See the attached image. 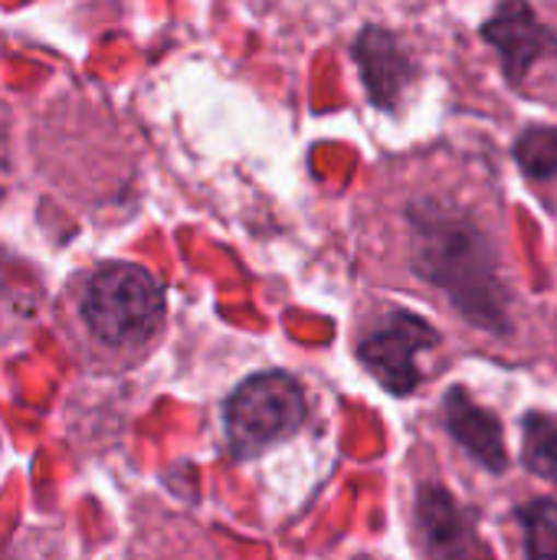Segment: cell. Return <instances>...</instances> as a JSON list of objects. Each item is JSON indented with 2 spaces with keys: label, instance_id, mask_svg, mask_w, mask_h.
<instances>
[{
  "label": "cell",
  "instance_id": "1",
  "mask_svg": "<svg viewBox=\"0 0 557 560\" xmlns=\"http://www.w3.org/2000/svg\"><path fill=\"white\" fill-rule=\"evenodd\" d=\"M407 220L414 272L440 289L469 325L489 335H509L512 292L496 240L466 210L443 200H417Z\"/></svg>",
  "mask_w": 557,
  "mask_h": 560
},
{
  "label": "cell",
  "instance_id": "2",
  "mask_svg": "<svg viewBox=\"0 0 557 560\" xmlns=\"http://www.w3.org/2000/svg\"><path fill=\"white\" fill-rule=\"evenodd\" d=\"M164 295L158 279L135 262L98 269L82 295V318L105 345H135L161 325Z\"/></svg>",
  "mask_w": 557,
  "mask_h": 560
},
{
  "label": "cell",
  "instance_id": "3",
  "mask_svg": "<svg viewBox=\"0 0 557 560\" xmlns=\"http://www.w3.org/2000/svg\"><path fill=\"white\" fill-rule=\"evenodd\" d=\"M305 420V394L295 377L266 371L246 377L223 407L227 440L236 456L250 459L292 436Z\"/></svg>",
  "mask_w": 557,
  "mask_h": 560
},
{
  "label": "cell",
  "instance_id": "4",
  "mask_svg": "<svg viewBox=\"0 0 557 560\" xmlns=\"http://www.w3.org/2000/svg\"><path fill=\"white\" fill-rule=\"evenodd\" d=\"M437 341L440 335L433 331V325L407 308H397L381 315V322L358 341V358L387 394L407 397L420 384L417 354L433 348Z\"/></svg>",
  "mask_w": 557,
  "mask_h": 560
},
{
  "label": "cell",
  "instance_id": "5",
  "mask_svg": "<svg viewBox=\"0 0 557 560\" xmlns=\"http://www.w3.org/2000/svg\"><path fill=\"white\" fill-rule=\"evenodd\" d=\"M483 39L496 46L512 82H522L545 56H557V33L525 3L499 7L483 23Z\"/></svg>",
  "mask_w": 557,
  "mask_h": 560
},
{
  "label": "cell",
  "instance_id": "6",
  "mask_svg": "<svg viewBox=\"0 0 557 560\" xmlns=\"http://www.w3.org/2000/svg\"><path fill=\"white\" fill-rule=\"evenodd\" d=\"M355 62L361 69L364 89L378 108H394L404 95V89L414 82L417 66L404 52L401 39L384 26H364L355 39Z\"/></svg>",
  "mask_w": 557,
  "mask_h": 560
},
{
  "label": "cell",
  "instance_id": "7",
  "mask_svg": "<svg viewBox=\"0 0 557 560\" xmlns=\"http://www.w3.org/2000/svg\"><path fill=\"white\" fill-rule=\"evenodd\" d=\"M417 535L427 560H463L473 545L466 512L440 486H423L417 492Z\"/></svg>",
  "mask_w": 557,
  "mask_h": 560
},
{
  "label": "cell",
  "instance_id": "8",
  "mask_svg": "<svg viewBox=\"0 0 557 560\" xmlns=\"http://www.w3.org/2000/svg\"><path fill=\"white\" fill-rule=\"evenodd\" d=\"M443 423L450 436L489 472H506L509 456H506V436L502 423L479 404L469 400L463 387H453L443 400Z\"/></svg>",
  "mask_w": 557,
  "mask_h": 560
},
{
  "label": "cell",
  "instance_id": "9",
  "mask_svg": "<svg viewBox=\"0 0 557 560\" xmlns=\"http://www.w3.org/2000/svg\"><path fill=\"white\" fill-rule=\"evenodd\" d=\"M522 436H525L522 459H525L529 472H535L538 479L557 482V417L525 413Z\"/></svg>",
  "mask_w": 557,
  "mask_h": 560
},
{
  "label": "cell",
  "instance_id": "10",
  "mask_svg": "<svg viewBox=\"0 0 557 560\" xmlns=\"http://www.w3.org/2000/svg\"><path fill=\"white\" fill-rule=\"evenodd\" d=\"M525 560H557V499H538L519 512Z\"/></svg>",
  "mask_w": 557,
  "mask_h": 560
},
{
  "label": "cell",
  "instance_id": "11",
  "mask_svg": "<svg viewBox=\"0 0 557 560\" xmlns=\"http://www.w3.org/2000/svg\"><path fill=\"white\" fill-rule=\"evenodd\" d=\"M515 161L532 180L557 177V128L532 125L515 141Z\"/></svg>",
  "mask_w": 557,
  "mask_h": 560
}]
</instances>
